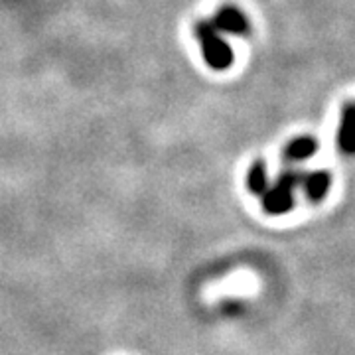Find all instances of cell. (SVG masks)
<instances>
[{
	"mask_svg": "<svg viewBox=\"0 0 355 355\" xmlns=\"http://www.w3.org/2000/svg\"><path fill=\"white\" fill-rule=\"evenodd\" d=\"M304 172L286 170L272 186L263 191V207L270 216H280L291 209L294 203V188L304 182Z\"/></svg>",
	"mask_w": 355,
	"mask_h": 355,
	"instance_id": "1",
	"label": "cell"
},
{
	"mask_svg": "<svg viewBox=\"0 0 355 355\" xmlns=\"http://www.w3.org/2000/svg\"><path fill=\"white\" fill-rule=\"evenodd\" d=\"M196 34L202 44L205 62L214 69H227L233 64V51L227 46V42L221 38L214 22H200L196 28Z\"/></svg>",
	"mask_w": 355,
	"mask_h": 355,
	"instance_id": "2",
	"label": "cell"
},
{
	"mask_svg": "<svg viewBox=\"0 0 355 355\" xmlns=\"http://www.w3.org/2000/svg\"><path fill=\"white\" fill-rule=\"evenodd\" d=\"M219 32H227V34H245L249 30L247 16L235 8V6H225L216 14V18L211 20Z\"/></svg>",
	"mask_w": 355,
	"mask_h": 355,
	"instance_id": "3",
	"label": "cell"
},
{
	"mask_svg": "<svg viewBox=\"0 0 355 355\" xmlns=\"http://www.w3.org/2000/svg\"><path fill=\"white\" fill-rule=\"evenodd\" d=\"M338 144L342 153L355 154V103H347L342 111Z\"/></svg>",
	"mask_w": 355,
	"mask_h": 355,
	"instance_id": "4",
	"label": "cell"
},
{
	"mask_svg": "<svg viewBox=\"0 0 355 355\" xmlns=\"http://www.w3.org/2000/svg\"><path fill=\"white\" fill-rule=\"evenodd\" d=\"M330 184L331 180L328 176V172H312V174H306L304 182H302L306 193H308V198L312 202L324 200V196L330 190Z\"/></svg>",
	"mask_w": 355,
	"mask_h": 355,
	"instance_id": "5",
	"label": "cell"
},
{
	"mask_svg": "<svg viewBox=\"0 0 355 355\" xmlns=\"http://www.w3.org/2000/svg\"><path fill=\"white\" fill-rule=\"evenodd\" d=\"M318 142L312 137H300V139H294L286 146V158L294 160V162H300L310 158L312 154H316Z\"/></svg>",
	"mask_w": 355,
	"mask_h": 355,
	"instance_id": "6",
	"label": "cell"
},
{
	"mask_svg": "<svg viewBox=\"0 0 355 355\" xmlns=\"http://www.w3.org/2000/svg\"><path fill=\"white\" fill-rule=\"evenodd\" d=\"M247 184H249V190L254 191V193H263L268 188V176H266V168L263 166V162H257V164L251 166Z\"/></svg>",
	"mask_w": 355,
	"mask_h": 355,
	"instance_id": "7",
	"label": "cell"
}]
</instances>
